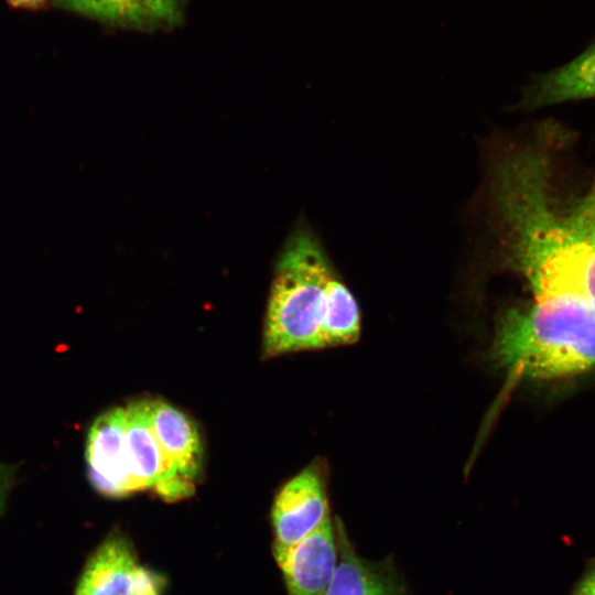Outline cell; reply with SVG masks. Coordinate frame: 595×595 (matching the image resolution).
<instances>
[{
  "mask_svg": "<svg viewBox=\"0 0 595 595\" xmlns=\"http://www.w3.org/2000/svg\"><path fill=\"white\" fill-rule=\"evenodd\" d=\"M572 595H595V561L586 569Z\"/></svg>",
  "mask_w": 595,
  "mask_h": 595,
  "instance_id": "cell-15",
  "label": "cell"
},
{
  "mask_svg": "<svg viewBox=\"0 0 595 595\" xmlns=\"http://www.w3.org/2000/svg\"><path fill=\"white\" fill-rule=\"evenodd\" d=\"M144 571L128 541L110 533L86 562L74 595H132Z\"/></svg>",
  "mask_w": 595,
  "mask_h": 595,
  "instance_id": "cell-10",
  "label": "cell"
},
{
  "mask_svg": "<svg viewBox=\"0 0 595 595\" xmlns=\"http://www.w3.org/2000/svg\"><path fill=\"white\" fill-rule=\"evenodd\" d=\"M360 335V313L347 286L336 277L327 289L326 311L322 328L325 347L355 343Z\"/></svg>",
  "mask_w": 595,
  "mask_h": 595,
  "instance_id": "cell-13",
  "label": "cell"
},
{
  "mask_svg": "<svg viewBox=\"0 0 595 595\" xmlns=\"http://www.w3.org/2000/svg\"><path fill=\"white\" fill-rule=\"evenodd\" d=\"M50 0H7V2L17 9L36 10L48 3Z\"/></svg>",
  "mask_w": 595,
  "mask_h": 595,
  "instance_id": "cell-17",
  "label": "cell"
},
{
  "mask_svg": "<svg viewBox=\"0 0 595 595\" xmlns=\"http://www.w3.org/2000/svg\"><path fill=\"white\" fill-rule=\"evenodd\" d=\"M289 595H325L338 561L331 517L311 534L274 553Z\"/></svg>",
  "mask_w": 595,
  "mask_h": 595,
  "instance_id": "cell-6",
  "label": "cell"
},
{
  "mask_svg": "<svg viewBox=\"0 0 595 595\" xmlns=\"http://www.w3.org/2000/svg\"><path fill=\"white\" fill-rule=\"evenodd\" d=\"M334 275L316 236L305 227L294 230L274 268L264 320L266 356L324 348L322 328Z\"/></svg>",
  "mask_w": 595,
  "mask_h": 595,
  "instance_id": "cell-3",
  "label": "cell"
},
{
  "mask_svg": "<svg viewBox=\"0 0 595 595\" xmlns=\"http://www.w3.org/2000/svg\"><path fill=\"white\" fill-rule=\"evenodd\" d=\"M494 357L509 374L554 379L595 367V303L570 296L532 299L497 327Z\"/></svg>",
  "mask_w": 595,
  "mask_h": 595,
  "instance_id": "cell-2",
  "label": "cell"
},
{
  "mask_svg": "<svg viewBox=\"0 0 595 595\" xmlns=\"http://www.w3.org/2000/svg\"><path fill=\"white\" fill-rule=\"evenodd\" d=\"M338 561L325 595H400L389 576L361 559L339 520L334 524Z\"/></svg>",
  "mask_w": 595,
  "mask_h": 595,
  "instance_id": "cell-12",
  "label": "cell"
},
{
  "mask_svg": "<svg viewBox=\"0 0 595 595\" xmlns=\"http://www.w3.org/2000/svg\"><path fill=\"white\" fill-rule=\"evenodd\" d=\"M15 466L0 463V516L6 509L7 497L14 483Z\"/></svg>",
  "mask_w": 595,
  "mask_h": 595,
  "instance_id": "cell-14",
  "label": "cell"
},
{
  "mask_svg": "<svg viewBox=\"0 0 595 595\" xmlns=\"http://www.w3.org/2000/svg\"><path fill=\"white\" fill-rule=\"evenodd\" d=\"M329 517L324 478L317 464H312L288 480L275 496L274 553L307 537Z\"/></svg>",
  "mask_w": 595,
  "mask_h": 595,
  "instance_id": "cell-4",
  "label": "cell"
},
{
  "mask_svg": "<svg viewBox=\"0 0 595 595\" xmlns=\"http://www.w3.org/2000/svg\"><path fill=\"white\" fill-rule=\"evenodd\" d=\"M132 595H159L153 577L144 571Z\"/></svg>",
  "mask_w": 595,
  "mask_h": 595,
  "instance_id": "cell-16",
  "label": "cell"
},
{
  "mask_svg": "<svg viewBox=\"0 0 595 595\" xmlns=\"http://www.w3.org/2000/svg\"><path fill=\"white\" fill-rule=\"evenodd\" d=\"M588 98H595V41L569 63L536 76L522 101L532 109Z\"/></svg>",
  "mask_w": 595,
  "mask_h": 595,
  "instance_id": "cell-11",
  "label": "cell"
},
{
  "mask_svg": "<svg viewBox=\"0 0 595 595\" xmlns=\"http://www.w3.org/2000/svg\"><path fill=\"white\" fill-rule=\"evenodd\" d=\"M150 419L166 469L186 497L203 465L198 429L184 412L162 400H150Z\"/></svg>",
  "mask_w": 595,
  "mask_h": 595,
  "instance_id": "cell-8",
  "label": "cell"
},
{
  "mask_svg": "<svg viewBox=\"0 0 595 595\" xmlns=\"http://www.w3.org/2000/svg\"><path fill=\"white\" fill-rule=\"evenodd\" d=\"M126 410L115 407L91 423L86 442V464L91 486L102 496L130 495L126 457Z\"/></svg>",
  "mask_w": 595,
  "mask_h": 595,
  "instance_id": "cell-7",
  "label": "cell"
},
{
  "mask_svg": "<svg viewBox=\"0 0 595 595\" xmlns=\"http://www.w3.org/2000/svg\"><path fill=\"white\" fill-rule=\"evenodd\" d=\"M190 0H52L61 9L117 28L154 31L184 20Z\"/></svg>",
  "mask_w": 595,
  "mask_h": 595,
  "instance_id": "cell-9",
  "label": "cell"
},
{
  "mask_svg": "<svg viewBox=\"0 0 595 595\" xmlns=\"http://www.w3.org/2000/svg\"><path fill=\"white\" fill-rule=\"evenodd\" d=\"M125 410V441L130 494L152 488L166 499L185 497L166 469L151 424L150 400L130 402Z\"/></svg>",
  "mask_w": 595,
  "mask_h": 595,
  "instance_id": "cell-5",
  "label": "cell"
},
{
  "mask_svg": "<svg viewBox=\"0 0 595 595\" xmlns=\"http://www.w3.org/2000/svg\"><path fill=\"white\" fill-rule=\"evenodd\" d=\"M549 153L522 145L494 166L491 194L501 242L532 299L570 296L595 303V187L562 209Z\"/></svg>",
  "mask_w": 595,
  "mask_h": 595,
  "instance_id": "cell-1",
  "label": "cell"
}]
</instances>
